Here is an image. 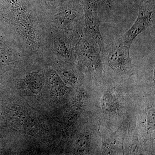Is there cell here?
<instances>
[{"instance_id":"2","label":"cell","mask_w":155,"mask_h":155,"mask_svg":"<svg viewBox=\"0 0 155 155\" xmlns=\"http://www.w3.org/2000/svg\"><path fill=\"white\" fill-rule=\"evenodd\" d=\"M84 17L87 34L97 45L100 51L102 53H104L105 45L100 31L99 19L95 4L91 2L87 3Z\"/></svg>"},{"instance_id":"6","label":"cell","mask_w":155,"mask_h":155,"mask_svg":"<svg viewBox=\"0 0 155 155\" xmlns=\"http://www.w3.org/2000/svg\"><path fill=\"white\" fill-rule=\"evenodd\" d=\"M61 82L60 78L58 77H55L52 78L51 81V88L52 91L56 94H59L61 92V90L64 85Z\"/></svg>"},{"instance_id":"3","label":"cell","mask_w":155,"mask_h":155,"mask_svg":"<svg viewBox=\"0 0 155 155\" xmlns=\"http://www.w3.org/2000/svg\"><path fill=\"white\" fill-rule=\"evenodd\" d=\"M130 48L119 44L110 52L108 62L113 69L119 72H126L130 65Z\"/></svg>"},{"instance_id":"5","label":"cell","mask_w":155,"mask_h":155,"mask_svg":"<svg viewBox=\"0 0 155 155\" xmlns=\"http://www.w3.org/2000/svg\"><path fill=\"white\" fill-rule=\"evenodd\" d=\"M27 84L28 89L33 94H38L41 92L42 82L39 77L33 76L29 78L27 80Z\"/></svg>"},{"instance_id":"4","label":"cell","mask_w":155,"mask_h":155,"mask_svg":"<svg viewBox=\"0 0 155 155\" xmlns=\"http://www.w3.org/2000/svg\"><path fill=\"white\" fill-rule=\"evenodd\" d=\"M78 50L79 55L87 67L94 70H101V61L99 54L91 44L81 38L78 43Z\"/></svg>"},{"instance_id":"1","label":"cell","mask_w":155,"mask_h":155,"mask_svg":"<svg viewBox=\"0 0 155 155\" xmlns=\"http://www.w3.org/2000/svg\"><path fill=\"white\" fill-rule=\"evenodd\" d=\"M154 15L153 9L147 6L141 7L135 22L122 37L119 44L130 48L136 38L152 22Z\"/></svg>"}]
</instances>
